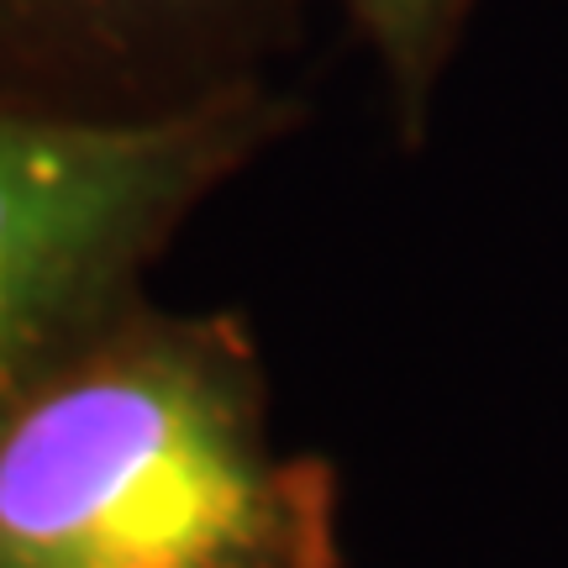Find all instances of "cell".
Masks as SVG:
<instances>
[{"mask_svg": "<svg viewBox=\"0 0 568 568\" xmlns=\"http://www.w3.org/2000/svg\"><path fill=\"white\" fill-rule=\"evenodd\" d=\"M253 374L205 326H148L0 416V568H264L290 531Z\"/></svg>", "mask_w": 568, "mask_h": 568, "instance_id": "1", "label": "cell"}, {"mask_svg": "<svg viewBox=\"0 0 568 568\" xmlns=\"http://www.w3.org/2000/svg\"><path fill=\"white\" fill-rule=\"evenodd\" d=\"M280 126L268 84L142 116L0 101V410Z\"/></svg>", "mask_w": 568, "mask_h": 568, "instance_id": "2", "label": "cell"}, {"mask_svg": "<svg viewBox=\"0 0 568 568\" xmlns=\"http://www.w3.org/2000/svg\"><path fill=\"white\" fill-rule=\"evenodd\" d=\"M268 42L280 0H0V63L63 111L142 116L268 84Z\"/></svg>", "mask_w": 568, "mask_h": 568, "instance_id": "3", "label": "cell"}, {"mask_svg": "<svg viewBox=\"0 0 568 568\" xmlns=\"http://www.w3.org/2000/svg\"><path fill=\"white\" fill-rule=\"evenodd\" d=\"M337 6L379 63L385 90L395 95V116L406 126H422L479 0H337Z\"/></svg>", "mask_w": 568, "mask_h": 568, "instance_id": "4", "label": "cell"}]
</instances>
